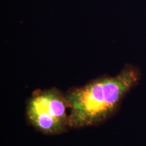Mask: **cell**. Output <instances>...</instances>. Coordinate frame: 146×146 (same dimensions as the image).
Segmentation results:
<instances>
[{"label":"cell","instance_id":"6da1fadb","mask_svg":"<svg viewBox=\"0 0 146 146\" xmlns=\"http://www.w3.org/2000/svg\"><path fill=\"white\" fill-rule=\"evenodd\" d=\"M141 71L127 64L116 76H102L66 93L69 129L104 123L118 112L128 93L138 85Z\"/></svg>","mask_w":146,"mask_h":146},{"label":"cell","instance_id":"7a4b0ae2","mask_svg":"<svg viewBox=\"0 0 146 146\" xmlns=\"http://www.w3.org/2000/svg\"><path fill=\"white\" fill-rule=\"evenodd\" d=\"M68 110L66 95L56 87L36 91L27 100L26 117L29 125L47 135L66 132Z\"/></svg>","mask_w":146,"mask_h":146}]
</instances>
